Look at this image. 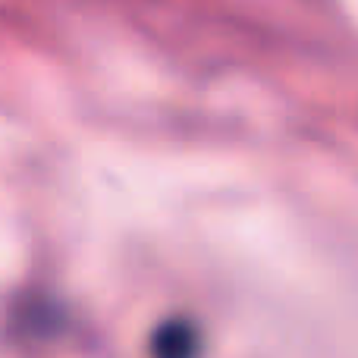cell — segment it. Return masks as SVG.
<instances>
[{
  "label": "cell",
  "mask_w": 358,
  "mask_h": 358,
  "mask_svg": "<svg viewBox=\"0 0 358 358\" xmlns=\"http://www.w3.org/2000/svg\"><path fill=\"white\" fill-rule=\"evenodd\" d=\"M198 355H201V334L185 317L164 321L151 336V358H198Z\"/></svg>",
  "instance_id": "6da1fadb"
}]
</instances>
